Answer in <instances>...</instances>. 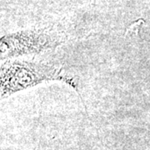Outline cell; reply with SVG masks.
Segmentation results:
<instances>
[{
  "instance_id": "6da1fadb",
  "label": "cell",
  "mask_w": 150,
  "mask_h": 150,
  "mask_svg": "<svg viewBox=\"0 0 150 150\" xmlns=\"http://www.w3.org/2000/svg\"><path fill=\"white\" fill-rule=\"evenodd\" d=\"M61 80L77 88L74 79L48 64L26 61L8 62L1 66V95H10L43 81Z\"/></svg>"
}]
</instances>
